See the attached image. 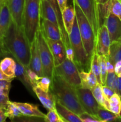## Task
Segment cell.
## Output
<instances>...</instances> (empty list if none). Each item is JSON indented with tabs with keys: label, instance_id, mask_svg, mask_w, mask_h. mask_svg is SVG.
<instances>
[{
	"label": "cell",
	"instance_id": "obj_1",
	"mask_svg": "<svg viewBox=\"0 0 121 122\" xmlns=\"http://www.w3.org/2000/svg\"><path fill=\"white\" fill-rule=\"evenodd\" d=\"M7 56L28 67L31 56V44L23 27L18 26L11 19L4 40Z\"/></svg>",
	"mask_w": 121,
	"mask_h": 122
},
{
	"label": "cell",
	"instance_id": "obj_2",
	"mask_svg": "<svg viewBox=\"0 0 121 122\" xmlns=\"http://www.w3.org/2000/svg\"><path fill=\"white\" fill-rule=\"evenodd\" d=\"M50 91L56 101L77 115L85 112L78 100L75 87L70 84L61 76L54 74Z\"/></svg>",
	"mask_w": 121,
	"mask_h": 122
},
{
	"label": "cell",
	"instance_id": "obj_3",
	"mask_svg": "<svg viewBox=\"0 0 121 122\" xmlns=\"http://www.w3.org/2000/svg\"><path fill=\"white\" fill-rule=\"evenodd\" d=\"M41 22V0H25L23 27L30 44L35 39Z\"/></svg>",
	"mask_w": 121,
	"mask_h": 122
},
{
	"label": "cell",
	"instance_id": "obj_4",
	"mask_svg": "<svg viewBox=\"0 0 121 122\" xmlns=\"http://www.w3.org/2000/svg\"><path fill=\"white\" fill-rule=\"evenodd\" d=\"M70 44L74 54V63L79 71H88L90 69L91 58L88 56L81 37L77 20L75 19L72 30L68 35Z\"/></svg>",
	"mask_w": 121,
	"mask_h": 122
},
{
	"label": "cell",
	"instance_id": "obj_5",
	"mask_svg": "<svg viewBox=\"0 0 121 122\" xmlns=\"http://www.w3.org/2000/svg\"><path fill=\"white\" fill-rule=\"evenodd\" d=\"M78 29L88 56L91 58L96 52V38L91 25L75 1L73 0Z\"/></svg>",
	"mask_w": 121,
	"mask_h": 122
},
{
	"label": "cell",
	"instance_id": "obj_6",
	"mask_svg": "<svg viewBox=\"0 0 121 122\" xmlns=\"http://www.w3.org/2000/svg\"><path fill=\"white\" fill-rule=\"evenodd\" d=\"M36 37L37 40L43 76H47L52 79L55 67L54 59L41 27L38 30Z\"/></svg>",
	"mask_w": 121,
	"mask_h": 122
},
{
	"label": "cell",
	"instance_id": "obj_7",
	"mask_svg": "<svg viewBox=\"0 0 121 122\" xmlns=\"http://www.w3.org/2000/svg\"><path fill=\"white\" fill-rule=\"evenodd\" d=\"M88 20L97 39L98 30L103 25L99 5L96 0H74Z\"/></svg>",
	"mask_w": 121,
	"mask_h": 122
},
{
	"label": "cell",
	"instance_id": "obj_8",
	"mask_svg": "<svg viewBox=\"0 0 121 122\" xmlns=\"http://www.w3.org/2000/svg\"><path fill=\"white\" fill-rule=\"evenodd\" d=\"M54 74L61 76L64 79L74 87L81 86L79 70L74 61L65 58L63 62L55 67Z\"/></svg>",
	"mask_w": 121,
	"mask_h": 122
},
{
	"label": "cell",
	"instance_id": "obj_9",
	"mask_svg": "<svg viewBox=\"0 0 121 122\" xmlns=\"http://www.w3.org/2000/svg\"><path fill=\"white\" fill-rule=\"evenodd\" d=\"M78 100L84 111L97 116L100 105L94 97L91 89L81 86L75 88Z\"/></svg>",
	"mask_w": 121,
	"mask_h": 122
},
{
	"label": "cell",
	"instance_id": "obj_10",
	"mask_svg": "<svg viewBox=\"0 0 121 122\" xmlns=\"http://www.w3.org/2000/svg\"><path fill=\"white\" fill-rule=\"evenodd\" d=\"M103 24L107 29L111 43L121 40V20L117 16L107 11L104 16Z\"/></svg>",
	"mask_w": 121,
	"mask_h": 122
},
{
	"label": "cell",
	"instance_id": "obj_11",
	"mask_svg": "<svg viewBox=\"0 0 121 122\" xmlns=\"http://www.w3.org/2000/svg\"><path fill=\"white\" fill-rule=\"evenodd\" d=\"M110 42L108 30L104 24L101 25L98 32L96 44V52L99 56L107 57L109 53Z\"/></svg>",
	"mask_w": 121,
	"mask_h": 122
},
{
	"label": "cell",
	"instance_id": "obj_12",
	"mask_svg": "<svg viewBox=\"0 0 121 122\" xmlns=\"http://www.w3.org/2000/svg\"><path fill=\"white\" fill-rule=\"evenodd\" d=\"M11 15L5 2L0 15V60L7 56L4 46V40L11 21Z\"/></svg>",
	"mask_w": 121,
	"mask_h": 122
},
{
	"label": "cell",
	"instance_id": "obj_13",
	"mask_svg": "<svg viewBox=\"0 0 121 122\" xmlns=\"http://www.w3.org/2000/svg\"><path fill=\"white\" fill-rule=\"evenodd\" d=\"M11 19L20 27H23V14L25 0H5Z\"/></svg>",
	"mask_w": 121,
	"mask_h": 122
},
{
	"label": "cell",
	"instance_id": "obj_14",
	"mask_svg": "<svg viewBox=\"0 0 121 122\" xmlns=\"http://www.w3.org/2000/svg\"><path fill=\"white\" fill-rule=\"evenodd\" d=\"M28 68L36 73L40 77L43 76L42 64L36 37L31 44V56Z\"/></svg>",
	"mask_w": 121,
	"mask_h": 122
},
{
	"label": "cell",
	"instance_id": "obj_15",
	"mask_svg": "<svg viewBox=\"0 0 121 122\" xmlns=\"http://www.w3.org/2000/svg\"><path fill=\"white\" fill-rule=\"evenodd\" d=\"M49 46L54 59L55 66L59 65L66 58L65 47L62 41H55L46 38Z\"/></svg>",
	"mask_w": 121,
	"mask_h": 122
},
{
	"label": "cell",
	"instance_id": "obj_16",
	"mask_svg": "<svg viewBox=\"0 0 121 122\" xmlns=\"http://www.w3.org/2000/svg\"><path fill=\"white\" fill-rule=\"evenodd\" d=\"M40 27L46 38L55 41H62L63 42L60 29L55 24L46 19H41Z\"/></svg>",
	"mask_w": 121,
	"mask_h": 122
},
{
	"label": "cell",
	"instance_id": "obj_17",
	"mask_svg": "<svg viewBox=\"0 0 121 122\" xmlns=\"http://www.w3.org/2000/svg\"><path fill=\"white\" fill-rule=\"evenodd\" d=\"M33 91L46 109L49 111L55 108L56 98L51 91H44L37 86L33 87Z\"/></svg>",
	"mask_w": 121,
	"mask_h": 122
},
{
	"label": "cell",
	"instance_id": "obj_18",
	"mask_svg": "<svg viewBox=\"0 0 121 122\" xmlns=\"http://www.w3.org/2000/svg\"><path fill=\"white\" fill-rule=\"evenodd\" d=\"M14 104L19 108L20 112L23 116L28 117H34L45 119L46 114L41 112L39 109L38 107L36 105L27 102H13Z\"/></svg>",
	"mask_w": 121,
	"mask_h": 122
},
{
	"label": "cell",
	"instance_id": "obj_19",
	"mask_svg": "<svg viewBox=\"0 0 121 122\" xmlns=\"http://www.w3.org/2000/svg\"><path fill=\"white\" fill-rule=\"evenodd\" d=\"M46 1H47L51 4V5L53 7V10H54L55 12L56 13V15L57 19H58V22H59V29H60V33H61L62 37L63 42H64V45H65V49L70 47L71 46V44H70L69 36L67 32H66V30H65L64 23H63L62 12L60 11V7H59V4H58V1H57V0H46Z\"/></svg>",
	"mask_w": 121,
	"mask_h": 122
},
{
	"label": "cell",
	"instance_id": "obj_20",
	"mask_svg": "<svg viewBox=\"0 0 121 122\" xmlns=\"http://www.w3.org/2000/svg\"><path fill=\"white\" fill-rule=\"evenodd\" d=\"M15 62H16V66H15V77L18 78L19 81H21L23 84L26 86V88L31 93H34L33 91V86H32V85L30 81L28 75H27V67L24 66L23 64H22L20 62L17 61H15Z\"/></svg>",
	"mask_w": 121,
	"mask_h": 122
},
{
	"label": "cell",
	"instance_id": "obj_21",
	"mask_svg": "<svg viewBox=\"0 0 121 122\" xmlns=\"http://www.w3.org/2000/svg\"><path fill=\"white\" fill-rule=\"evenodd\" d=\"M55 108L64 122H82L78 115L56 100Z\"/></svg>",
	"mask_w": 121,
	"mask_h": 122
},
{
	"label": "cell",
	"instance_id": "obj_22",
	"mask_svg": "<svg viewBox=\"0 0 121 122\" xmlns=\"http://www.w3.org/2000/svg\"><path fill=\"white\" fill-rule=\"evenodd\" d=\"M41 19L51 21L59 28V24L55 12L51 4L46 0H41Z\"/></svg>",
	"mask_w": 121,
	"mask_h": 122
},
{
	"label": "cell",
	"instance_id": "obj_23",
	"mask_svg": "<svg viewBox=\"0 0 121 122\" xmlns=\"http://www.w3.org/2000/svg\"><path fill=\"white\" fill-rule=\"evenodd\" d=\"M62 21L64 27L68 34H70L72 30L74 22L75 19V11L74 5L66 6L62 12Z\"/></svg>",
	"mask_w": 121,
	"mask_h": 122
},
{
	"label": "cell",
	"instance_id": "obj_24",
	"mask_svg": "<svg viewBox=\"0 0 121 122\" xmlns=\"http://www.w3.org/2000/svg\"><path fill=\"white\" fill-rule=\"evenodd\" d=\"M15 60L13 58L5 57L0 61V69L5 75L11 78H15Z\"/></svg>",
	"mask_w": 121,
	"mask_h": 122
},
{
	"label": "cell",
	"instance_id": "obj_25",
	"mask_svg": "<svg viewBox=\"0 0 121 122\" xmlns=\"http://www.w3.org/2000/svg\"><path fill=\"white\" fill-rule=\"evenodd\" d=\"M79 77L81 82V86L84 88L91 89L98 83L97 78L91 69H90L88 71L83 70L79 71Z\"/></svg>",
	"mask_w": 121,
	"mask_h": 122
},
{
	"label": "cell",
	"instance_id": "obj_26",
	"mask_svg": "<svg viewBox=\"0 0 121 122\" xmlns=\"http://www.w3.org/2000/svg\"><path fill=\"white\" fill-rule=\"evenodd\" d=\"M97 116L101 122H121V115L115 114L109 110L100 106L97 112Z\"/></svg>",
	"mask_w": 121,
	"mask_h": 122
},
{
	"label": "cell",
	"instance_id": "obj_27",
	"mask_svg": "<svg viewBox=\"0 0 121 122\" xmlns=\"http://www.w3.org/2000/svg\"><path fill=\"white\" fill-rule=\"evenodd\" d=\"M91 92L93 95L94 97L97 101L98 104L102 107H104L106 109H110L109 107V100L106 98L103 94V90H102V85L97 83L96 86L91 89Z\"/></svg>",
	"mask_w": 121,
	"mask_h": 122
},
{
	"label": "cell",
	"instance_id": "obj_28",
	"mask_svg": "<svg viewBox=\"0 0 121 122\" xmlns=\"http://www.w3.org/2000/svg\"><path fill=\"white\" fill-rule=\"evenodd\" d=\"M90 69L92 70L93 73L96 76L98 83L102 85V80H101L100 66L99 61H98V56L96 52L94 53L93 56L91 58Z\"/></svg>",
	"mask_w": 121,
	"mask_h": 122
},
{
	"label": "cell",
	"instance_id": "obj_29",
	"mask_svg": "<svg viewBox=\"0 0 121 122\" xmlns=\"http://www.w3.org/2000/svg\"><path fill=\"white\" fill-rule=\"evenodd\" d=\"M5 113L7 118H9L12 121L16 118H19L23 116L19 108L14 104V102L10 101L8 102L7 108L5 110Z\"/></svg>",
	"mask_w": 121,
	"mask_h": 122
},
{
	"label": "cell",
	"instance_id": "obj_30",
	"mask_svg": "<svg viewBox=\"0 0 121 122\" xmlns=\"http://www.w3.org/2000/svg\"><path fill=\"white\" fill-rule=\"evenodd\" d=\"M105 5L108 11L115 14L121 20V0H109Z\"/></svg>",
	"mask_w": 121,
	"mask_h": 122
},
{
	"label": "cell",
	"instance_id": "obj_31",
	"mask_svg": "<svg viewBox=\"0 0 121 122\" xmlns=\"http://www.w3.org/2000/svg\"><path fill=\"white\" fill-rule=\"evenodd\" d=\"M109 101V110L113 113L121 115V98L117 94L115 93L110 97Z\"/></svg>",
	"mask_w": 121,
	"mask_h": 122
},
{
	"label": "cell",
	"instance_id": "obj_32",
	"mask_svg": "<svg viewBox=\"0 0 121 122\" xmlns=\"http://www.w3.org/2000/svg\"><path fill=\"white\" fill-rule=\"evenodd\" d=\"M98 56L101 70V80H102V85H105L107 75V70L106 67L107 57L104 56H99V55Z\"/></svg>",
	"mask_w": 121,
	"mask_h": 122
},
{
	"label": "cell",
	"instance_id": "obj_33",
	"mask_svg": "<svg viewBox=\"0 0 121 122\" xmlns=\"http://www.w3.org/2000/svg\"><path fill=\"white\" fill-rule=\"evenodd\" d=\"M52 83V79L47 76H42L40 77L36 82V86L40 88L42 90L46 92L50 91Z\"/></svg>",
	"mask_w": 121,
	"mask_h": 122
},
{
	"label": "cell",
	"instance_id": "obj_34",
	"mask_svg": "<svg viewBox=\"0 0 121 122\" xmlns=\"http://www.w3.org/2000/svg\"><path fill=\"white\" fill-rule=\"evenodd\" d=\"M44 120L47 122H65L58 113L56 108L49 110Z\"/></svg>",
	"mask_w": 121,
	"mask_h": 122
},
{
	"label": "cell",
	"instance_id": "obj_35",
	"mask_svg": "<svg viewBox=\"0 0 121 122\" xmlns=\"http://www.w3.org/2000/svg\"><path fill=\"white\" fill-rule=\"evenodd\" d=\"M117 76L115 72L107 73L106 80L105 85L108 86L116 92V85H117Z\"/></svg>",
	"mask_w": 121,
	"mask_h": 122
},
{
	"label": "cell",
	"instance_id": "obj_36",
	"mask_svg": "<svg viewBox=\"0 0 121 122\" xmlns=\"http://www.w3.org/2000/svg\"><path fill=\"white\" fill-rule=\"evenodd\" d=\"M11 87V81L0 80V95H9Z\"/></svg>",
	"mask_w": 121,
	"mask_h": 122
},
{
	"label": "cell",
	"instance_id": "obj_37",
	"mask_svg": "<svg viewBox=\"0 0 121 122\" xmlns=\"http://www.w3.org/2000/svg\"><path fill=\"white\" fill-rule=\"evenodd\" d=\"M82 122H101L98 117L85 112L79 115Z\"/></svg>",
	"mask_w": 121,
	"mask_h": 122
},
{
	"label": "cell",
	"instance_id": "obj_38",
	"mask_svg": "<svg viewBox=\"0 0 121 122\" xmlns=\"http://www.w3.org/2000/svg\"><path fill=\"white\" fill-rule=\"evenodd\" d=\"M27 72L30 81L31 82V83L32 85V86L33 87L36 86V82L39 80V79L40 78V76L36 73L34 72L33 70L28 68V67H27Z\"/></svg>",
	"mask_w": 121,
	"mask_h": 122
},
{
	"label": "cell",
	"instance_id": "obj_39",
	"mask_svg": "<svg viewBox=\"0 0 121 122\" xmlns=\"http://www.w3.org/2000/svg\"><path fill=\"white\" fill-rule=\"evenodd\" d=\"M102 90H103V92L104 97L107 100H109L110 97L116 93L113 89H112L111 88L109 87L108 86L105 85H102Z\"/></svg>",
	"mask_w": 121,
	"mask_h": 122
},
{
	"label": "cell",
	"instance_id": "obj_40",
	"mask_svg": "<svg viewBox=\"0 0 121 122\" xmlns=\"http://www.w3.org/2000/svg\"><path fill=\"white\" fill-rule=\"evenodd\" d=\"M9 101V97L6 95H0V108L5 110Z\"/></svg>",
	"mask_w": 121,
	"mask_h": 122
},
{
	"label": "cell",
	"instance_id": "obj_41",
	"mask_svg": "<svg viewBox=\"0 0 121 122\" xmlns=\"http://www.w3.org/2000/svg\"><path fill=\"white\" fill-rule=\"evenodd\" d=\"M65 52H66V58L74 62V54L72 47L71 46L65 49Z\"/></svg>",
	"mask_w": 121,
	"mask_h": 122
},
{
	"label": "cell",
	"instance_id": "obj_42",
	"mask_svg": "<svg viewBox=\"0 0 121 122\" xmlns=\"http://www.w3.org/2000/svg\"><path fill=\"white\" fill-rule=\"evenodd\" d=\"M114 68H115V73L118 76L121 73V60H119L116 62L114 65Z\"/></svg>",
	"mask_w": 121,
	"mask_h": 122
},
{
	"label": "cell",
	"instance_id": "obj_43",
	"mask_svg": "<svg viewBox=\"0 0 121 122\" xmlns=\"http://www.w3.org/2000/svg\"><path fill=\"white\" fill-rule=\"evenodd\" d=\"M106 67H107V73H111V72H114V71H115L114 65L112 64V63H110V61L108 60L107 57V59H106Z\"/></svg>",
	"mask_w": 121,
	"mask_h": 122
},
{
	"label": "cell",
	"instance_id": "obj_44",
	"mask_svg": "<svg viewBox=\"0 0 121 122\" xmlns=\"http://www.w3.org/2000/svg\"><path fill=\"white\" fill-rule=\"evenodd\" d=\"M116 94H118L121 98V77L117 76V85H116Z\"/></svg>",
	"mask_w": 121,
	"mask_h": 122
},
{
	"label": "cell",
	"instance_id": "obj_45",
	"mask_svg": "<svg viewBox=\"0 0 121 122\" xmlns=\"http://www.w3.org/2000/svg\"><path fill=\"white\" fill-rule=\"evenodd\" d=\"M14 79L11 78V77H9L8 76H7V75L4 73L3 71L1 70V69H0V80H3V81H11Z\"/></svg>",
	"mask_w": 121,
	"mask_h": 122
},
{
	"label": "cell",
	"instance_id": "obj_46",
	"mask_svg": "<svg viewBox=\"0 0 121 122\" xmlns=\"http://www.w3.org/2000/svg\"><path fill=\"white\" fill-rule=\"evenodd\" d=\"M57 1L58 2L59 7H60V11L61 12H62V11L67 6V0H57Z\"/></svg>",
	"mask_w": 121,
	"mask_h": 122
},
{
	"label": "cell",
	"instance_id": "obj_47",
	"mask_svg": "<svg viewBox=\"0 0 121 122\" xmlns=\"http://www.w3.org/2000/svg\"><path fill=\"white\" fill-rule=\"evenodd\" d=\"M7 117L6 116L5 113V110L0 108V122H5Z\"/></svg>",
	"mask_w": 121,
	"mask_h": 122
},
{
	"label": "cell",
	"instance_id": "obj_48",
	"mask_svg": "<svg viewBox=\"0 0 121 122\" xmlns=\"http://www.w3.org/2000/svg\"><path fill=\"white\" fill-rule=\"evenodd\" d=\"M109 1V0H96V2L98 5H104L106 4Z\"/></svg>",
	"mask_w": 121,
	"mask_h": 122
},
{
	"label": "cell",
	"instance_id": "obj_49",
	"mask_svg": "<svg viewBox=\"0 0 121 122\" xmlns=\"http://www.w3.org/2000/svg\"><path fill=\"white\" fill-rule=\"evenodd\" d=\"M5 4V0H0V15H1V11H2V8Z\"/></svg>",
	"mask_w": 121,
	"mask_h": 122
},
{
	"label": "cell",
	"instance_id": "obj_50",
	"mask_svg": "<svg viewBox=\"0 0 121 122\" xmlns=\"http://www.w3.org/2000/svg\"><path fill=\"white\" fill-rule=\"evenodd\" d=\"M117 76H119V77H121V73H120L119 75Z\"/></svg>",
	"mask_w": 121,
	"mask_h": 122
}]
</instances>
